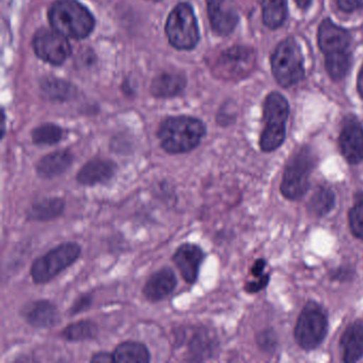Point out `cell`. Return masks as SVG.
I'll return each instance as SVG.
<instances>
[{
  "instance_id": "obj_1",
  "label": "cell",
  "mask_w": 363,
  "mask_h": 363,
  "mask_svg": "<svg viewBox=\"0 0 363 363\" xmlns=\"http://www.w3.org/2000/svg\"><path fill=\"white\" fill-rule=\"evenodd\" d=\"M318 48L325 56V67L331 79H343L352 67V35L346 29L325 18L318 30Z\"/></svg>"
},
{
  "instance_id": "obj_2",
  "label": "cell",
  "mask_w": 363,
  "mask_h": 363,
  "mask_svg": "<svg viewBox=\"0 0 363 363\" xmlns=\"http://www.w3.org/2000/svg\"><path fill=\"white\" fill-rule=\"evenodd\" d=\"M207 133L206 125L192 116L165 118L157 131L160 146L167 154L184 155L199 147Z\"/></svg>"
},
{
  "instance_id": "obj_3",
  "label": "cell",
  "mask_w": 363,
  "mask_h": 363,
  "mask_svg": "<svg viewBox=\"0 0 363 363\" xmlns=\"http://www.w3.org/2000/svg\"><path fill=\"white\" fill-rule=\"evenodd\" d=\"M52 28L72 39H84L94 29L95 21L84 6L76 0H58L50 10Z\"/></svg>"
},
{
  "instance_id": "obj_4",
  "label": "cell",
  "mask_w": 363,
  "mask_h": 363,
  "mask_svg": "<svg viewBox=\"0 0 363 363\" xmlns=\"http://www.w3.org/2000/svg\"><path fill=\"white\" fill-rule=\"evenodd\" d=\"M316 162L315 154L309 146H301L293 152L284 167L280 184V192L284 199L296 201L305 196Z\"/></svg>"
},
{
  "instance_id": "obj_5",
  "label": "cell",
  "mask_w": 363,
  "mask_h": 363,
  "mask_svg": "<svg viewBox=\"0 0 363 363\" xmlns=\"http://www.w3.org/2000/svg\"><path fill=\"white\" fill-rule=\"evenodd\" d=\"M82 248L77 242H63L35 259L30 267L33 284H45L79 260Z\"/></svg>"
},
{
  "instance_id": "obj_6",
  "label": "cell",
  "mask_w": 363,
  "mask_h": 363,
  "mask_svg": "<svg viewBox=\"0 0 363 363\" xmlns=\"http://www.w3.org/2000/svg\"><path fill=\"white\" fill-rule=\"evenodd\" d=\"M289 113L288 101L280 93L272 92L267 95L263 104L264 128L259 142L262 152H274L284 144Z\"/></svg>"
},
{
  "instance_id": "obj_7",
  "label": "cell",
  "mask_w": 363,
  "mask_h": 363,
  "mask_svg": "<svg viewBox=\"0 0 363 363\" xmlns=\"http://www.w3.org/2000/svg\"><path fill=\"white\" fill-rule=\"evenodd\" d=\"M271 67L274 78L282 88H291L305 78L303 54L293 38L278 44L272 54Z\"/></svg>"
},
{
  "instance_id": "obj_8",
  "label": "cell",
  "mask_w": 363,
  "mask_h": 363,
  "mask_svg": "<svg viewBox=\"0 0 363 363\" xmlns=\"http://www.w3.org/2000/svg\"><path fill=\"white\" fill-rule=\"evenodd\" d=\"M328 333V318L324 308L310 301L301 310L294 328L295 341L301 350H313L318 348Z\"/></svg>"
},
{
  "instance_id": "obj_9",
  "label": "cell",
  "mask_w": 363,
  "mask_h": 363,
  "mask_svg": "<svg viewBox=\"0 0 363 363\" xmlns=\"http://www.w3.org/2000/svg\"><path fill=\"white\" fill-rule=\"evenodd\" d=\"M165 33L169 43L178 50H189L196 46L199 25L190 5L179 4L174 8L167 18Z\"/></svg>"
},
{
  "instance_id": "obj_10",
  "label": "cell",
  "mask_w": 363,
  "mask_h": 363,
  "mask_svg": "<svg viewBox=\"0 0 363 363\" xmlns=\"http://www.w3.org/2000/svg\"><path fill=\"white\" fill-rule=\"evenodd\" d=\"M176 340L178 346L186 347V360L201 362L216 356L218 348V339L206 327H186L178 331Z\"/></svg>"
},
{
  "instance_id": "obj_11",
  "label": "cell",
  "mask_w": 363,
  "mask_h": 363,
  "mask_svg": "<svg viewBox=\"0 0 363 363\" xmlns=\"http://www.w3.org/2000/svg\"><path fill=\"white\" fill-rule=\"evenodd\" d=\"M256 67V52L247 46H233L218 57L214 65L216 76L226 80L248 77Z\"/></svg>"
},
{
  "instance_id": "obj_12",
  "label": "cell",
  "mask_w": 363,
  "mask_h": 363,
  "mask_svg": "<svg viewBox=\"0 0 363 363\" xmlns=\"http://www.w3.org/2000/svg\"><path fill=\"white\" fill-rule=\"evenodd\" d=\"M33 50L39 58L54 65L65 63L72 52L67 37L48 29L38 31L33 39Z\"/></svg>"
},
{
  "instance_id": "obj_13",
  "label": "cell",
  "mask_w": 363,
  "mask_h": 363,
  "mask_svg": "<svg viewBox=\"0 0 363 363\" xmlns=\"http://www.w3.org/2000/svg\"><path fill=\"white\" fill-rule=\"evenodd\" d=\"M205 259V250L199 244L194 243L182 244L172 256V261L179 271L182 279L189 284H194L199 281Z\"/></svg>"
},
{
  "instance_id": "obj_14",
  "label": "cell",
  "mask_w": 363,
  "mask_h": 363,
  "mask_svg": "<svg viewBox=\"0 0 363 363\" xmlns=\"http://www.w3.org/2000/svg\"><path fill=\"white\" fill-rule=\"evenodd\" d=\"M342 156L350 164L357 165L363 161V127L354 116L344 120L339 137Z\"/></svg>"
},
{
  "instance_id": "obj_15",
  "label": "cell",
  "mask_w": 363,
  "mask_h": 363,
  "mask_svg": "<svg viewBox=\"0 0 363 363\" xmlns=\"http://www.w3.org/2000/svg\"><path fill=\"white\" fill-rule=\"evenodd\" d=\"M23 320L35 329H50L61 322V314L56 303L48 299H38L23 306L20 310Z\"/></svg>"
},
{
  "instance_id": "obj_16",
  "label": "cell",
  "mask_w": 363,
  "mask_h": 363,
  "mask_svg": "<svg viewBox=\"0 0 363 363\" xmlns=\"http://www.w3.org/2000/svg\"><path fill=\"white\" fill-rule=\"evenodd\" d=\"M208 16L214 33L228 35L239 23L235 0H208Z\"/></svg>"
},
{
  "instance_id": "obj_17",
  "label": "cell",
  "mask_w": 363,
  "mask_h": 363,
  "mask_svg": "<svg viewBox=\"0 0 363 363\" xmlns=\"http://www.w3.org/2000/svg\"><path fill=\"white\" fill-rule=\"evenodd\" d=\"M118 165L110 159L95 158L84 163L77 175L78 184L84 186H95L111 182L118 174Z\"/></svg>"
},
{
  "instance_id": "obj_18",
  "label": "cell",
  "mask_w": 363,
  "mask_h": 363,
  "mask_svg": "<svg viewBox=\"0 0 363 363\" xmlns=\"http://www.w3.org/2000/svg\"><path fill=\"white\" fill-rule=\"evenodd\" d=\"M178 286V278L173 269L162 267L152 273L144 284V297L150 303H159L169 296Z\"/></svg>"
},
{
  "instance_id": "obj_19",
  "label": "cell",
  "mask_w": 363,
  "mask_h": 363,
  "mask_svg": "<svg viewBox=\"0 0 363 363\" xmlns=\"http://www.w3.org/2000/svg\"><path fill=\"white\" fill-rule=\"evenodd\" d=\"M74 159L75 157L69 150H56L42 157L35 163V173L41 179H55L69 171L73 165Z\"/></svg>"
},
{
  "instance_id": "obj_20",
  "label": "cell",
  "mask_w": 363,
  "mask_h": 363,
  "mask_svg": "<svg viewBox=\"0 0 363 363\" xmlns=\"http://www.w3.org/2000/svg\"><path fill=\"white\" fill-rule=\"evenodd\" d=\"M67 201L63 197H44L33 201L26 210V218L29 222L45 223L57 220L65 213Z\"/></svg>"
},
{
  "instance_id": "obj_21",
  "label": "cell",
  "mask_w": 363,
  "mask_h": 363,
  "mask_svg": "<svg viewBox=\"0 0 363 363\" xmlns=\"http://www.w3.org/2000/svg\"><path fill=\"white\" fill-rule=\"evenodd\" d=\"M342 360L357 362L363 357V322L356 320L346 327L340 340Z\"/></svg>"
},
{
  "instance_id": "obj_22",
  "label": "cell",
  "mask_w": 363,
  "mask_h": 363,
  "mask_svg": "<svg viewBox=\"0 0 363 363\" xmlns=\"http://www.w3.org/2000/svg\"><path fill=\"white\" fill-rule=\"evenodd\" d=\"M114 363H150L152 354L144 343L139 341H124L113 352Z\"/></svg>"
},
{
  "instance_id": "obj_23",
  "label": "cell",
  "mask_w": 363,
  "mask_h": 363,
  "mask_svg": "<svg viewBox=\"0 0 363 363\" xmlns=\"http://www.w3.org/2000/svg\"><path fill=\"white\" fill-rule=\"evenodd\" d=\"M99 328L94 320H80L77 322L71 323L61 331V337L65 341L84 342L92 341L99 337Z\"/></svg>"
},
{
  "instance_id": "obj_24",
  "label": "cell",
  "mask_w": 363,
  "mask_h": 363,
  "mask_svg": "<svg viewBox=\"0 0 363 363\" xmlns=\"http://www.w3.org/2000/svg\"><path fill=\"white\" fill-rule=\"evenodd\" d=\"M186 79L178 74H162L152 84V93L156 97H171L179 94L186 88Z\"/></svg>"
},
{
  "instance_id": "obj_25",
  "label": "cell",
  "mask_w": 363,
  "mask_h": 363,
  "mask_svg": "<svg viewBox=\"0 0 363 363\" xmlns=\"http://www.w3.org/2000/svg\"><path fill=\"white\" fill-rule=\"evenodd\" d=\"M286 0H262V20L269 29L279 28L286 20Z\"/></svg>"
},
{
  "instance_id": "obj_26",
  "label": "cell",
  "mask_w": 363,
  "mask_h": 363,
  "mask_svg": "<svg viewBox=\"0 0 363 363\" xmlns=\"http://www.w3.org/2000/svg\"><path fill=\"white\" fill-rule=\"evenodd\" d=\"M335 206V195L326 186H320L310 197L308 210L314 218L327 216Z\"/></svg>"
},
{
  "instance_id": "obj_27",
  "label": "cell",
  "mask_w": 363,
  "mask_h": 363,
  "mask_svg": "<svg viewBox=\"0 0 363 363\" xmlns=\"http://www.w3.org/2000/svg\"><path fill=\"white\" fill-rule=\"evenodd\" d=\"M33 142L38 146H52L63 139V129L55 124H43L31 133Z\"/></svg>"
},
{
  "instance_id": "obj_28",
  "label": "cell",
  "mask_w": 363,
  "mask_h": 363,
  "mask_svg": "<svg viewBox=\"0 0 363 363\" xmlns=\"http://www.w3.org/2000/svg\"><path fill=\"white\" fill-rule=\"evenodd\" d=\"M348 224L352 235L363 241V192L354 196V205L348 212Z\"/></svg>"
},
{
  "instance_id": "obj_29",
  "label": "cell",
  "mask_w": 363,
  "mask_h": 363,
  "mask_svg": "<svg viewBox=\"0 0 363 363\" xmlns=\"http://www.w3.org/2000/svg\"><path fill=\"white\" fill-rule=\"evenodd\" d=\"M256 342L262 352H275L278 345L277 335L274 329H263L260 333H257Z\"/></svg>"
},
{
  "instance_id": "obj_30",
  "label": "cell",
  "mask_w": 363,
  "mask_h": 363,
  "mask_svg": "<svg viewBox=\"0 0 363 363\" xmlns=\"http://www.w3.org/2000/svg\"><path fill=\"white\" fill-rule=\"evenodd\" d=\"M93 301H94V296H93L92 293L80 294L79 296L76 297L75 301L72 303L71 308L69 309V315L75 316L88 311L92 307Z\"/></svg>"
},
{
  "instance_id": "obj_31",
  "label": "cell",
  "mask_w": 363,
  "mask_h": 363,
  "mask_svg": "<svg viewBox=\"0 0 363 363\" xmlns=\"http://www.w3.org/2000/svg\"><path fill=\"white\" fill-rule=\"evenodd\" d=\"M269 281V274H264V275L257 277L254 281L247 282L245 284V291L250 294L259 292V291L263 290L265 286H267Z\"/></svg>"
},
{
  "instance_id": "obj_32",
  "label": "cell",
  "mask_w": 363,
  "mask_h": 363,
  "mask_svg": "<svg viewBox=\"0 0 363 363\" xmlns=\"http://www.w3.org/2000/svg\"><path fill=\"white\" fill-rule=\"evenodd\" d=\"M337 6L341 11L352 13L363 9V0H337Z\"/></svg>"
},
{
  "instance_id": "obj_33",
  "label": "cell",
  "mask_w": 363,
  "mask_h": 363,
  "mask_svg": "<svg viewBox=\"0 0 363 363\" xmlns=\"http://www.w3.org/2000/svg\"><path fill=\"white\" fill-rule=\"evenodd\" d=\"M90 362L92 363H111L114 362L113 352H99L93 354Z\"/></svg>"
},
{
  "instance_id": "obj_34",
  "label": "cell",
  "mask_w": 363,
  "mask_h": 363,
  "mask_svg": "<svg viewBox=\"0 0 363 363\" xmlns=\"http://www.w3.org/2000/svg\"><path fill=\"white\" fill-rule=\"evenodd\" d=\"M265 265H267V262L263 259H258V260L255 261L252 269H250V274H252V277L257 278L264 275L263 271H264Z\"/></svg>"
},
{
  "instance_id": "obj_35",
  "label": "cell",
  "mask_w": 363,
  "mask_h": 363,
  "mask_svg": "<svg viewBox=\"0 0 363 363\" xmlns=\"http://www.w3.org/2000/svg\"><path fill=\"white\" fill-rule=\"evenodd\" d=\"M331 277H333V279L345 281V280L350 279L352 277V269H346V267L345 269H337Z\"/></svg>"
},
{
  "instance_id": "obj_36",
  "label": "cell",
  "mask_w": 363,
  "mask_h": 363,
  "mask_svg": "<svg viewBox=\"0 0 363 363\" xmlns=\"http://www.w3.org/2000/svg\"><path fill=\"white\" fill-rule=\"evenodd\" d=\"M357 90L359 95L363 99V65L361 67L360 72L358 74V80H357Z\"/></svg>"
},
{
  "instance_id": "obj_37",
  "label": "cell",
  "mask_w": 363,
  "mask_h": 363,
  "mask_svg": "<svg viewBox=\"0 0 363 363\" xmlns=\"http://www.w3.org/2000/svg\"><path fill=\"white\" fill-rule=\"evenodd\" d=\"M295 3L301 10H307L311 6L312 0H295Z\"/></svg>"
},
{
  "instance_id": "obj_38",
  "label": "cell",
  "mask_w": 363,
  "mask_h": 363,
  "mask_svg": "<svg viewBox=\"0 0 363 363\" xmlns=\"http://www.w3.org/2000/svg\"><path fill=\"white\" fill-rule=\"evenodd\" d=\"M152 1H159V0H152Z\"/></svg>"
}]
</instances>
